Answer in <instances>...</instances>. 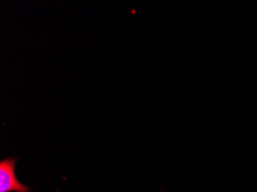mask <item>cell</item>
I'll use <instances>...</instances> for the list:
<instances>
[{
	"instance_id": "cell-1",
	"label": "cell",
	"mask_w": 257,
	"mask_h": 192,
	"mask_svg": "<svg viewBox=\"0 0 257 192\" xmlns=\"http://www.w3.org/2000/svg\"><path fill=\"white\" fill-rule=\"evenodd\" d=\"M17 156L0 160V192H31L34 186L26 185L17 176Z\"/></svg>"
}]
</instances>
